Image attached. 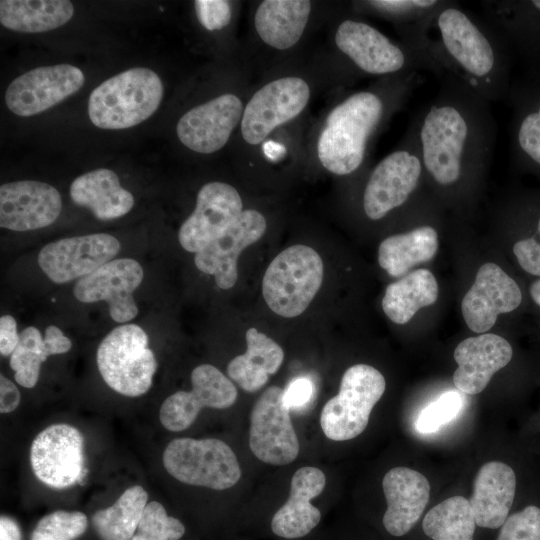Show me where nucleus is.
<instances>
[{
	"label": "nucleus",
	"instance_id": "6e6552de",
	"mask_svg": "<svg viewBox=\"0 0 540 540\" xmlns=\"http://www.w3.org/2000/svg\"><path fill=\"white\" fill-rule=\"evenodd\" d=\"M422 160L410 124L399 147L371 171L364 187L362 207L372 221L405 205L424 180Z\"/></svg>",
	"mask_w": 540,
	"mask_h": 540
},
{
	"label": "nucleus",
	"instance_id": "f03ea898",
	"mask_svg": "<svg viewBox=\"0 0 540 540\" xmlns=\"http://www.w3.org/2000/svg\"><path fill=\"white\" fill-rule=\"evenodd\" d=\"M425 46L444 74L455 76L489 103L505 95L508 68L502 35L483 15L444 0L430 20Z\"/></svg>",
	"mask_w": 540,
	"mask_h": 540
},
{
	"label": "nucleus",
	"instance_id": "f8f14e48",
	"mask_svg": "<svg viewBox=\"0 0 540 540\" xmlns=\"http://www.w3.org/2000/svg\"><path fill=\"white\" fill-rule=\"evenodd\" d=\"M35 476L54 489L81 483L85 473L84 438L68 424H53L42 430L30 448Z\"/></svg>",
	"mask_w": 540,
	"mask_h": 540
},
{
	"label": "nucleus",
	"instance_id": "cd10ccee",
	"mask_svg": "<svg viewBox=\"0 0 540 540\" xmlns=\"http://www.w3.org/2000/svg\"><path fill=\"white\" fill-rule=\"evenodd\" d=\"M310 12V1L265 0L256 9L254 26L265 44L286 50L302 37Z\"/></svg>",
	"mask_w": 540,
	"mask_h": 540
},
{
	"label": "nucleus",
	"instance_id": "20e7f679",
	"mask_svg": "<svg viewBox=\"0 0 540 540\" xmlns=\"http://www.w3.org/2000/svg\"><path fill=\"white\" fill-rule=\"evenodd\" d=\"M334 42L355 70L365 75L389 77L423 70L445 76L430 58L403 42L391 40L360 19L341 21L336 28Z\"/></svg>",
	"mask_w": 540,
	"mask_h": 540
},
{
	"label": "nucleus",
	"instance_id": "f3484780",
	"mask_svg": "<svg viewBox=\"0 0 540 540\" xmlns=\"http://www.w3.org/2000/svg\"><path fill=\"white\" fill-rule=\"evenodd\" d=\"M191 384V391H177L162 403L159 418L165 429L183 431L192 425L202 408L226 409L238 396L232 381L210 364L193 369Z\"/></svg>",
	"mask_w": 540,
	"mask_h": 540
},
{
	"label": "nucleus",
	"instance_id": "1a4fd4ad",
	"mask_svg": "<svg viewBox=\"0 0 540 540\" xmlns=\"http://www.w3.org/2000/svg\"><path fill=\"white\" fill-rule=\"evenodd\" d=\"M385 387V379L376 368L367 364L349 367L342 376L338 394L322 409L320 425L325 436L346 441L360 435Z\"/></svg>",
	"mask_w": 540,
	"mask_h": 540
},
{
	"label": "nucleus",
	"instance_id": "9d476101",
	"mask_svg": "<svg viewBox=\"0 0 540 540\" xmlns=\"http://www.w3.org/2000/svg\"><path fill=\"white\" fill-rule=\"evenodd\" d=\"M166 471L178 481L214 490L233 487L241 469L233 450L216 438H177L163 452Z\"/></svg>",
	"mask_w": 540,
	"mask_h": 540
},
{
	"label": "nucleus",
	"instance_id": "ea45409f",
	"mask_svg": "<svg viewBox=\"0 0 540 540\" xmlns=\"http://www.w3.org/2000/svg\"><path fill=\"white\" fill-rule=\"evenodd\" d=\"M497 540H540V508L529 505L508 516Z\"/></svg>",
	"mask_w": 540,
	"mask_h": 540
},
{
	"label": "nucleus",
	"instance_id": "a211bd4d",
	"mask_svg": "<svg viewBox=\"0 0 540 540\" xmlns=\"http://www.w3.org/2000/svg\"><path fill=\"white\" fill-rule=\"evenodd\" d=\"M243 202L230 184L213 181L199 190L193 212L178 231L181 247L197 253L219 237L242 214Z\"/></svg>",
	"mask_w": 540,
	"mask_h": 540
},
{
	"label": "nucleus",
	"instance_id": "2eb2a0df",
	"mask_svg": "<svg viewBox=\"0 0 540 540\" xmlns=\"http://www.w3.org/2000/svg\"><path fill=\"white\" fill-rule=\"evenodd\" d=\"M143 278V268L135 259H113L78 279L73 294L83 303L106 302L110 317L125 324L138 314L133 293Z\"/></svg>",
	"mask_w": 540,
	"mask_h": 540
},
{
	"label": "nucleus",
	"instance_id": "79ce46f5",
	"mask_svg": "<svg viewBox=\"0 0 540 540\" xmlns=\"http://www.w3.org/2000/svg\"><path fill=\"white\" fill-rule=\"evenodd\" d=\"M194 6L199 22L207 30H220L230 22L232 12L228 1L197 0Z\"/></svg>",
	"mask_w": 540,
	"mask_h": 540
},
{
	"label": "nucleus",
	"instance_id": "0eeeda50",
	"mask_svg": "<svg viewBox=\"0 0 540 540\" xmlns=\"http://www.w3.org/2000/svg\"><path fill=\"white\" fill-rule=\"evenodd\" d=\"M97 366L112 390L138 397L150 389L157 361L146 332L137 324L127 323L114 328L101 341Z\"/></svg>",
	"mask_w": 540,
	"mask_h": 540
},
{
	"label": "nucleus",
	"instance_id": "393cba45",
	"mask_svg": "<svg viewBox=\"0 0 540 540\" xmlns=\"http://www.w3.org/2000/svg\"><path fill=\"white\" fill-rule=\"evenodd\" d=\"M326 477L319 468H299L291 479L287 501L275 512L271 529L279 537L293 539L307 535L317 526L321 513L311 500L321 494Z\"/></svg>",
	"mask_w": 540,
	"mask_h": 540
},
{
	"label": "nucleus",
	"instance_id": "58836bf2",
	"mask_svg": "<svg viewBox=\"0 0 540 540\" xmlns=\"http://www.w3.org/2000/svg\"><path fill=\"white\" fill-rule=\"evenodd\" d=\"M515 141L519 154L540 166V102L534 109L520 115Z\"/></svg>",
	"mask_w": 540,
	"mask_h": 540
},
{
	"label": "nucleus",
	"instance_id": "6ab92c4d",
	"mask_svg": "<svg viewBox=\"0 0 540 540\" xmlns=\"http://www.w3.org/2000/svg\"><path fill=\"white\" fill-rule=\"evenodd\" d=\"M522 301L519 284L499 265L487 262L478 269L461 310L469 329L484 333L493 327L498 315L518 309Z\"/></svg>",
	"mask_w": 540,
	"mask_h": 540
},
{
	"label": "nucleus",
	"instance_id": "c9c22d12",
	"mask_svg": "<svg viewBox=\"0 0 540 540\" xmlns=\"http://www.w3.org/2000/svg\"><path fill=\"white\" fill-rule=\"evenodd\" d=\"M87 516L80 511L58 510L42 517L30 540H75L87 529Z\"/></svg>",
	"mask_w": 540,
	"mask_h": 540
},
{
	"label": "nucleus",
	"instance_id": "412c9836",
	"mask_svg": "<svg viewBox=\"0 0 540 540\" xmlns=\"http://www.w3.org/2000/svg\"><path fill=\"white\" fill-rule=\"evenodd\" d=\"M266 227L267 222L261 212L244 210L219 237L195 253L196 267L203 273L213 275L219 288H232L238 279L237 261L240 253L261 239Z\"/></svg>",
	"mask_w": 540,
	"mask_h": 540
},
{
	"label": "nucleus",
	"instance_id": "09e8293b",
	"mask_svg": "<svg viewBox=\"0 0 540 540\" xmlns=\"http://www.w3.org/2000/svg\"><path fill=\"white\" fill-rule=\"evenodd\" d=\"M528 293L533 304L540 309V278L530 284Z\"/></svg>",
	"mask_w": 540,
	"mask_h": 540
},
{
	"label": "nucleus",
	"instance_id": "bb28decb",
	"mask_svg": "<svg viewBox=\"0 0 540 540\" xmlns=\"http://www.w3.org/2000/svg\"><path fill=\"white\" fill-rule=\"evenodd\" d=\"M72 201L89 209L99 220H113L126 215L134 205L133 195L121 184L118 175L105 168L78 176L70 185Z\"/></svg>",
	"mask_w": 540,
	"mask_h": 540
},
{
	"label": "nucleus",
	"instance_id": "c03bdc74",
	"mask_svg": "<svg viewBox=\"0 0 540 540\" xmlns=\"http://www.w3.org/2000/svg\"><path fill=\"white\" fill-rule=\"evenodd\" d=\"M20 339L17 331V323L13 316L3 315L0 317V353L2 356H11Z\"/></svg>",
	"mask_w": 540,
	"mask_h": 540
},
{
	"label": "nucleus",
	"instance_id": "7ed1b4c3",
	"mask_svg": "<svg viewBox=\"0 0 540 540\" xmlns=\"http://www.w3.org/2000/svg\"><path fill=\"white\" fill-rule=\"evenodd\" d=\"M421 82L419 72L389 76L382 87L354 92L338 103L318 137L317 156L322 166L339 176L356 172L375 134Z\"/></svg>",
	"mask_w": 540,
	"mask_h": 540
},
{
	"label": "nucleus",
	"instance_id": "9b49d317",
	"mask_svg": "<svg viewBox=\"0 0 540 540\" xmlns=\"http://www.w3.org/2000/svg\"><path fill=\"white\" fill-rule=\"evenodd\" d=\"M310 87L301 77L272 80L257 90L246 104L240 127L249 145H258L279 126L293 120L307 106Z\"/></svg>",
	"mask_w": 540,
	"mask_h": 540
},
{
	"label": "nucleus",
	"instance_id": "4468645a",
	"mask_svg": "<svg viewBox=\"0 0 540 540\" xmlns=\"http://www.w3.org/2000/svg\"><path fill=\"white\" fill-rule=\"evenodd\" d=\"M120 248L119 240L106 233L67 237L44 245L37 262L51 281L64 284L113 260Z\"/></svg>",
	"mask_w": 540,
	"mask_h": 540
},
{
	"label": "nucleus",
	"instance_id": "37998d69",
	"mask_svg": "<svg viewBox=\"0 0 540 540\" xmlns=\"http://www.w3.org/2000/svg\"><path fill=\"white\" fill-rule=\"evenodd\" d=\"M312 394V382L306 377H298L292 380L284 389V404L289 410L301 408L308 404Z\"/></svg>",
	"mask_w": 540,
	"mask_h": 540
},
{
	"label": "nucleus",
	"instance_id": "a19ab883",
	"mask_svg": "<svg viewBox=\"0 0 540 540\" xmlns=\"http://www.w3.org/2000/svg\"><path fill=\"white\" fill-rule=\"evenodd\" d=\"M512 252L522 270L536 279L540 278V214L532 233L518 239L512 247Z\"/></svg>",
	"mask_w": 540,
	"mask_h": 540
},
{
	"label": "nucleus",
	"instance_id": "4c0bfd02",
	"mask_svg": "<svg viewBox=\"0 0 540 540\" xmlns=\"http://www.w3.org/2000/svg\"><path fill=\"white\" fill-rule=\"evenodd\" d=\"M462 406L463 399L458 392H444L420 412L415 422L416 430L422 434L436 432L456 418Z\"/></svg>",
	"mask_w": 540,
	"mask_h": 540
},
{
	"label": "nucleus",
	"instance_id": "de8ad7c7",
	"mask_svg": "<svg viewBox=\"0 0 540 540\" xmlns=\"http://www.w3.org/2000/svg\"><path fill=\"white\" fill-rule=\"evenodd\" d=\"M0 540H21V531L17 521L9 516L0 517Z\"/></svg>",
	"mask_w": 540,
	"mask_h": 540
},
{
	"label": "nucleus",
	"instance_id": "f704fd0d",
	"mask_svg": "<svg viewBox=\"0 0 540 540\" xmlns=\"http://www.w3.org/2000/svg\"><path fill=\"white\" fill-rule=\"evenodd\" d=\"M52 355L40 330L28 326L20 332L19 343L10 356V367L15 381L25 388H33L38 381L40 368Z\"/></svg>",
	"mask_w": 540,
	"mask_h": 540
},
{
	"label": "nucleus",
	"instance_id": "7c9ffc66",
	"mask_svg": "<svg viewBox=\"0 0 540 540\" xmlns=\"http://www.w3.org/2000/svg\"><path fill=\"white\" fill-rule=\"evenodd\" d=\"M74 13L67 0H1L0 22L7 29L40 33L67 23Z\"/></svg>",
	"mask_w": 540,
	"mask_h": 540
},
{
	"label": "nucleus",
	"instance_id": "a18cd8bd",
	"mask_svg": "<svg viewBox=\"0 0 540 540\" xmlns=\"http://www.w3.org/2000/svg\"><path fill=\"white\" fill-rule=\"evenodd\" d=\"M21 395L16 385L4 375L0 376V412L14 411L20 404Z\"/></svg>",
	"mask_w": 540,
	"mask_h": 540
},
{
	"label": "nucleus",
	"instance_id": "a878e982",
	"mask_svg": "<svg viewBox=\"0 0 540 540\" xmlns=\"http://www.w3.org/2000/svg\"><path fill=\"white\" fill-rule=\"evenodd\" d=\"M516 491V475L507 464L485 463L477 472L469 499L476 525L496 529L508 517Z\"/></svg>",
	"mask_w": 540,
	"mask_h": 540
},
{
	"label": "nucleus",
	"instance_id": "e433bc0d",
	"mask_svg": "<svg viewBox=\"0 0 540 540\" xmlns=\"http://www.w3.org/2000/svg\"><path fill=\"white\" fill-rule=\"evenodd\" d=\"M184 533L185 526L180 520L169 516L161 503L151 501L131 540H179Z\"/></svg>",
	"mask_w": 540,
	"mask_h": 540
},
{
	"label": "nucleus",
	"instance_id": "4be33fe9",
	"mask_svg": "<svg viewBox=\"0 0 540 540\" xmlns=\"http://www.w3.org/2000/svg\"><path fill=\"white\" fill-rule=\"evenodd\" d=\"M62 200L58 190L41 181L20 180L0 186V226L12 231L37 230L59 217Z\"/></svg>",
	"mask_w": 540,
	"mask_h": 540
},
{
	"label": "nucleus",
	"instance_id": "c756f323",
	"mask_svg": "<svg viewBox=\"0 0 540 540\" xmlns=\"http://www.w3.org/2000/svg\"><path fill=\"white\" fill-rule=\"evenodd\" d=\"M438 244L436 229L420 225L385 238L379 245L378 262L390 276L400 277L415 265L431 260Z\"/></svg>",
	"mask_w": 540,
	"mask_h": 540
},
{
	"label": "nucleus",
	"instance_id": "aec40b11",
	"mask_svg": "<svg viewBox=\"0 0 540 540\" xmlns=\"http://www.w3.org/2000/svg\"><path fill=\"white\" fill-rule=\"evenodd\" d=\"M241 99L231 93L219 95L188 110L176 127L180 142L188 149L211 154L225 146L243 115Z\"/></svg>",
	"mask_w": 540,
	"mask_h": 540
},
{
	"label": "nucleus",
	"instance_id": "ddd939ff",
	"mask_svg": "<svg viewBox=\"0 0 540 540\" xmlns=\"http://www.w3.org/2000/svg\"><path fill=\"white\" fill-rule=\"evenodd\" d=\"M283 395L282 388L268 387L250 414V449L260 461L276 466L293 462L300 449Z\"/></svg>",
	"mask_w": 540,
	"mask_h": 540
},
{
	"label": "nucleus",
	"instance_id": "5701e85b",
	"mask_svg": "<svg viewBox=\"0 0 540 540\" xmlns=\"http://www.w3.org/2000/svg\"><path fill=\"white\" fill-rule=\"evenodd\" d=\"M511 344L503 337L483 333L460 342L454 351L458 368L453 374L455 387L475 395L482 392L492 376L512 359Z\"/></svg>",
	"mask_w": 540,
	"mask_h": 540
},
{
	"label": "nucleus",
	"instance_id": "423d86ee",
	"mask_svg": "<svg viewBox=\"0 0 540 540\" xmlns=\"http://www.w3.org/2000/svg\"><path fill=\"white\" fill-rule=\"evenodd\" d=\"M324 275L320 255L307 245H293L269 264L262 280V294L276 314L293 318L302 314L319 291Z\"/></svg>",
	"mask_w": 540,
	"mask_h": 540
},
{
	"label": "nucleus",
	"instance_id": "f257e3e1",
	"mask_svg": "<svg viewBox=\"0 0 540 540\" xmlns=\"http://www.w3.org/2000/svg\"><path fill=\"white\" fill-rule=\"evenodd\" d=\"M425 178L440 190H458L484 174L494 154L496 122L490 103L446 73L431 101L410 123Z\"/></svg>",
	"mask_w": 540,
	"mask_h": 540
},
{
	"label": "nucleus",
	"instance_id": "49530a36",
	"mask_svg": "<svg viewBox=\"0 0 540 540\" xmlns=\"http://www.w3.org/2000/svg\"><path fill=\"white\" fill-rule=\"evenodd\" d=\"M44 340L52 355L64 354L68 352L72 346L71 340L55 325L46 327Z\"/></svg>",
	"mask_w": 540,
	"mask_h": 540
},
{
	"label": "nucleus",
	"instance_id": "2f4dec72",
	"mask_svg": "<svg viewBox=\"0 0 540 540\" xmlns=\"http://www.w3.org/2000/svg\"><path fill=\"white\" fill-rule=\"evenodd\" d=\"M438 283L427 269L412 271L386 287L382 308L396 324H405L415 313L438 298Z\"/></svg>",
	"mask_w": 540,
	"mask_h": 540
},
{
	"label": "nucleus",
	"instance_id": "dca6fc26",
	"mask_svg": "<svg viewBox=\"0 0 540 540\" xmlns=\"http://www.w3.org/2000/svg\"><path fill=\"white\" fill-rule=\"evenodd\" d=\"M84 82L82 70L70 64L34 68L10 83L5 103L18 116H33L68 98Z\"/></svg>",
	"mask_w": 540,
	"mask_h": 540
},
{
	"label": "nucleus",
	"instance_id": "39448f33",
	"mask_svg": "<svg viewBox=\"0 0 540 540\" xmlns=\"http://www.w3.org/2000/svg\"><path fill=\"white\" fill-rule=\"evenodd\" d=\"M160 77L144 67L123 71L97 86L90 94L88 115L101 129H126L148 119L163 97Z\"/></svg>",
	"mask_w": 540,
	"mask_h": 540
},
{
	"label": "nucleus",
	"instance_id": "473e14b6",
	"mask_svg": "<svg viewBox=\"0 0 540 540\" xmlns=\"http://www.w3.org/2000/svg\"><path fill=\"white\" fill-rule=\"evenodd\" d=\"M147 504L145 489L131 486L112 506L93 514L92 526L101 540H131Z\"/></svg>",
	"mask_w": 540,
	"mask_h": 540
},
{
	"label": "nucleus",
	"instance_id": "c85d7f7f",
	"mask_svg": "<svg viewBox=\"0 0 540 540\" xmlns=\"http://www.w3.org/2000/svg\"><path fill=\"white\" fill-rule=\"evenodd\" d=\"M247 349L227 366L228 376L247 392L261 389L284 359L283 349L273 339L251 327L245 334Z\"/></svg>",
	"mask_w": 540,
	"mask_h": 540
},
{
	"label": "nucleus",
	"instance_id": "72a5a7b5",
	"mask_svg": "<svg viewBox=\"0 0 540 540\" xmlns=\"http://www.w3.org/2000/svg\"><path fill=\"white\" fill-rule=\"evenodd\" d=\"M476 521L469 500L450 497L434 506L424 517V533L433 540H473Z\"/></svg>",
	"mask_w": 540,
	"mask_h": 540
},
{
	"label": "nucleus",
	"instance_id": "b1692460",
	"mask_svg": "<svg viewBox=\"0 0 540 540\" xmlns=\"http://www.w3.org/2000/svg\"><path fill=\"white\" fill-rule=\"evenodd\" d=\"M387 510L383 525L393 536L408 533L420 519L430 496V484L420 472L395 467L382 480Z\"/></svg>",
	"mask_w": 540,
	"mask_h": 540
}]
</instances>
